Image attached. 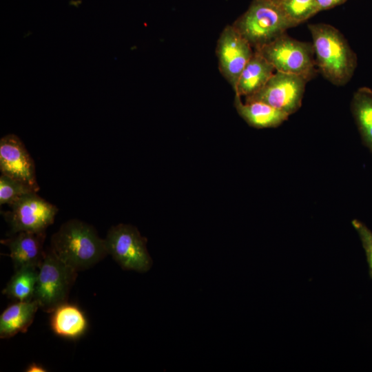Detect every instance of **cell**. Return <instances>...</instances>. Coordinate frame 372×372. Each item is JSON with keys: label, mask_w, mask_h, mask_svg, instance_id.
<instances>
[{"label": "cell", "mask_w": 372, "mask_h": 372, "mask_svg": "<svg viewBox=\"0 0 372 372\" xmlns=\"http://www.w3.org/2000/svg\"><path fill=\"white\" fill-rule=\"evenodd\" d=\"M50 242L54 254L76 271L90 269L108 254L105 239L93 226L77 219L62 224Z\"/></svg>", "instance_id": "cell-1"}, {"label": "cell", "mask_w": 372, "mask_h": 372, "mask_svg": "<svg viewBox=\"0 0 372 372\" xmlns=\"http://www.w3.org/2000/svg\"><path fill=\"white\" fill-rule=\"evenodd\" d=\"M308 28L319 71L333 85H344L352 78L357 66V56L347 40L329 24L312 23Z\"/></svg>", "instance_id": "cell-2"}, {"label": "cell", "mask_w": 372, "mask_h": 372, "mask_svg": "<svg viewBox=\"0 0 372 372\" xmlns=\"http://www.w3.org/2000/svg\"><path fill=\"white\" fill-rule=\"evenodd\" d=\"M232 25L254 50L260 49L292 28L274 0H253L246 12Z\"/></svg>", "instance_id": "cell-3"}, {"label": "cell", "mask_w": 372, "mask_h": 372, "mask_svg": "<svg viewBox=\"0 0 372 372\" xmlns=\"http://www.w3.org/2000/svg\"><path fill=\"white\" fill-rule=\"evenodd\" d=\"M77 271L60 260L50 248L39 267L34 300L39 309L52 313L67 302Z\"/></svg>", "instance_id": "cell-4"}, {"label": "cell", "mask_w": 372, "mask_h": 372, "mask_svg": "<svg viewBox=\"0 0 372 372\" xmlns=\"http://www.w3.org/2000/svg\"><path fill=\"white\" fill-rule=\"evenodd\" d=\"M258 50L276 71L300 75L309 81L316 74L313 45L290 37L286 33Z\"/></svg>", "instance_id": "cell-5"}, {"label": "cell", "mask_w": 372, "mask_h": 372, "mask_svg": "<svg viewBox=\"0 0 372 372\" xmlns=\"http://www.w3.org/2000/svg\"><path fill=\"white\" fill-rule=\"evenodd\" d=\"M104 239L107 254L123 270L144 273L151 269L153 262L147 249V239L136 227L126 224L112 226Z\"/></svg>", "instance_id": "cell-6"}, {"label": "cell", "mask_w": 372, "mask_h": 372, "mask_svg": "<svg viewBox=\"0 0 372 372\" xmlns=\"http://www.w3.org/2000/svg\"><path fill=\"white\" fill-rule=\"evenodd\" d=\"M37 192L27 194L10 205L1 214L10 227L11 234L19 231L43 232L54 223L58 208Z\"/></svg>", "instance_id": "cell-7"}, {"label": "cell", "mask_w": 372, "mask_h": 372, "mask_svg": "<svg viewBox=\"0 0 372 372\" xmlns=\"http://www.w3.org/2000/svg\"><path fill=\"white\" fill-rule=\"evenodd\" d=\"M308 81L300 75L276 71L265 86L245 101H262L291 115L300 107Z\"/></svg>", "instance_id": "cell-8"}, {"label": "cell", "mask_w": 372, "mask_h": 372, "mask_svg": "<svg viewBox=\"0 0 372 372\" xmlns=\"http://www.w3.org/2000/svg\"><path fill=\"white\" fill-rule=\"evenodd\" d=\"M216 52L219 70L234 91L254 49L233 25H229L220 34Z\"/></svg>", "instance_id": "cell-9"}, {"label": "cell", "mask_w": 372, "mask_h": 372, "mask_svg": "<svg viewBox=\"0 0 372 372\" xmlns=\"http://www.w3.org/2000/svg\"><path fill=\"white\" fill-rule=\"evenodd\" d=\"M0 170L2 174L23 182L37 192L39 190L34 163L15 134L6 135L0 140Z\"/></svg>", "instance_id": "cell-10"}, {"label": "cell", "mask_w": 372, "mask_h": 372, "mask_svg": "<svg viewBox=\"0 0 372 372\" xmlns=\"http://www.w3.org/2000/svg\"><path fill=\"white\" fill-rule=\"evenodd\" d=\"M45 231H19L1 239V243L9 249L14 269L29 266L39 267L45 251Z\"/></svg>", "instance_id": "cell-11"}, {"label": "cell", "mask_w": 372, "mask_h": 372, "mask_svg": "<svg viewBox=\"0 0 372 372\" xmlns=\"http://www.w3.org/2000/svg\"><path fill=\"white\" fill-rule=\"evenodd\" d=\"M273 66L258 51L246 64L234 90L236 95L245 98L260 90L275 72Z\"/></svg>", "instance_id": "cell-12"}, {"label": "cell", "mask_w": 372, "mask_h": 372, "mask_svg": "<svg viewBox=\"0 0 372 372\" xmlns=\"http://www.w3.org/2000/svg\"><path fill=\"white\" fill-rule=\"evenodd\" d=\"M234 106L238 114L249 125L258 129L276 127L289 116L262 101L243 103L241 97L236 94Z\"/></svg>", "instance_id": "cell-13"}, {"label": "cell", "mask_w": 372, "mask_h": 372, "mask_svg": "<svg viewBox=\"0 0 372 372\" xmlns=\"http://www.w3.org/2000/svg\"><path fill=\"white\" fill-rule=\"evenodd\" d=\"M39 309V304L34 299L17 301L8 307L0 316V338H9L25 332Z\"/></svg>", "instance_id": "cell-14"}, {"label": "cell", "mask_w": 372, "mask_h": 372, "mask_svg": "<svg viewBox=\"0 0 372 372\" xmlns=\"http://www.w3.org/2000/svg\"><path fill=\"white\" fill-rule=\"evenodd\" d=\"M52 313L51 327L56 335L76 338L85 331L87 320L76 306L65 302L59 306Z\"/></svg>", "instance_id": "cell-15"}, {"label": "cell", "mask_w": 372, "mask_h": 372, "mask_svg": "<svg viewBox=\"0 0 372 372\" xmlns=\"http://www.w3.org/2000/svg\"><path fill=\"white\" fill-rule=\"evenodd\" d=\"M351 108L365 145L372 152V90L358 89L353 95Z\"/></svg>", "instance_id": "cell-16"}, {"label": "cell", "mask_w": 372, "mask_h": 372, "mask_svg": "<svg viewBox=\"0 0 372 372\" xmlns=\"http://www.w3.org/2000/svg\"><path fill=\"white\" fill-rule=\"evenodd\" d=\"M39 267H23L15 269L2 293L17 301L34 299L37 282Z\"/></svg>", "instance_id": "cell-17"}, {"label": "cell", "mask_w": 372, "mask_h": 372, "mask_svg": "<svg viewBox=\"0 0 372 372\" xmlns=\"http://www.w3.org/2000/svg\"><path fill=\"white\" fill-rule=\"evenodd\" d=\"M278 3L292 27L320 12L316 0H279Z\"/></svg>", "instance_id": "cell-18"}, {"label": "cell", "mask_w": 372, "mask_h": 372, "mask_svg": "<svg viewBox=\"0 0 372 372\" xmlns=\"http://www.w3.org/2000/svg\"><path fill=\"white\" fill-rule=\"evenodd\" d=\"M36 192L32 188L8 176H0V205H11L23 196Z\"/></svg>", "instance_id": "cell-19"}, {"label": "cell", "mask_w": 372, "mask_h": 372, "mask_svg": "<svg viewBox=\"0 0 372 372\" xmlns=\"http://www.w3.org/2000/svg\"><path fill=\"white\" fill-rule=\"evenodd\" d=\"M351 223L360 239L365 252L369 275L372 278V231L357 219H353Z\"/></svg>", "instance_id": "cell-20"}, {"label": "cell", "mask_w": 372, "mask_h": 372, "mask_svg": "<svg viewBox=\"0 0 372 372\" xmlns=\"http://www.w3.org/2000/svg\"><path fill=\"white\" fill-rule=\"evenodd\" d=\"M346 0H316L320 11L331 9L343 3Z\"/></svg>", "instance_id": "cell-21"}, {"label": "cell", "mask_w": 372, "mask_h": 372, "mask_svg": "<svg viewBox=\"0 0 372 372\" xmlns=\"http://www.w3.org/2000/svg\"><path fill=\"white\" fill-rule=\"evenodd\" d=\"M27 372H45L46 370L41 365L32 363L26 369Z\"/></svg>", "instance_id": "cell-22"}, {"label": "cell", "mask_w": 372, "mask_h": 372, "mask_svg": "<svg viewBox=\"0 0 372 372\" xmlns=\"http://www.w3.org/2000/svg\"><path fill=\"white\" fill-rule=\"evenodd\" d=\"M274 1H279V0H274Z\"/></svg>", "instance_id": "cell-23"}]
</instances>
